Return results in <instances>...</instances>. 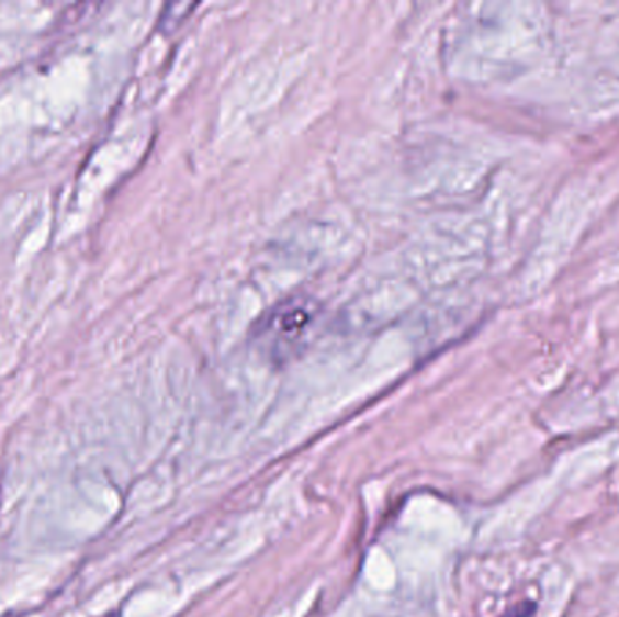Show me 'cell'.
<instances>
[{
    "label": "cell",
    "mask_w": 619,
    "mask_h": 617,
    "mask_svg": "<svg viewBox=\"0 0 619 617\" xmlns=\"http://www.w3.org/2000/svg\"><path fill=\"white\" fill-rule=\"evenodd\" d=\"M105 617H120V613L108 614Z\"/></svg>",
    "instance_id": "7a4b0ae2"
},
{
    "label": "cell",
    "mask_w": 619,
    "mask_h": 617,
    "mask_svg": "<svg viewBox=\"0 0 619 617\" xmlns=\"http://www.w3.org/2000/svg\"><path fill=\"white\" fill-rule=\"evenodd\" d=\"M534 613H537V603L526 599V602L516 603L513 607L507 608L500 617H532Z\"/></svg>",
    "instance_id": "6da1fadb"
}]
</instances>
